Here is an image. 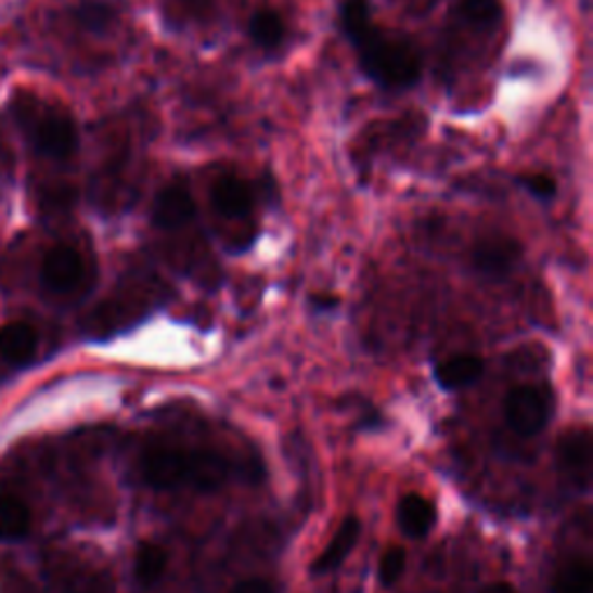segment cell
Listing matches in <instances>:
<instances>
[{
	"label": "cell",
	"mask_w": 593,
	"mask_h": 593,
	"mask_svg": "<svg viewBox=\"0 0 593 593\" xmlns=\"http://www.w3.org/2000/svg\"><path fill=\"white\" fill-rule=\"evenodd\" d=\"M142 480L154 489H197L223 487L234 466L223 452L199 448H149L140 460Z\"/></svg>",
	"instance_id": "obj_1"
},
{
	"label": "cell",
	"mask_w": 593,
	"mask_h": 593,
	"mask_svg": "<svg viewBox=\"0 0 593 593\" xmlns=\"http://www.w3.org/2000/svg\"><path fill=\"white\" fill-rule=\"evenodd\" d=\"M364 73L387 89L413 87L422 73V59L413 42L392 38L371 24L352 40Z\"/></svg>",
	"instance_id": "obj_2"
},
{
	"label": "cell",
	"mask_w": 593,
	"mask_h": 593,
	"mask_svg": "<svg viewBox=\"0 0 593 593\" xmlns=\"http://www.w3.org/2000/svg\"><path fill=\"white\" fill-rule=\"evenodd\" d=\"M30 144L38 154L52 160H67L77 154L79 132L70 114L59 109H42L26 124Z\"/></svg>",
	"instance_id": "obj_3"
},
{
	"label": "cell",
	"mask_w": 593,
	"mask_h": 593,
	"mask_svg": "<svg viewBox=\"0 0 593 593\" xmlns=\"http://www.w3.org/2000/svg\"><path fill=\"white\" fill-rule=\"evenodd\" d=\"M552 395L540 385H517L505 397V422L519 436H536L547 427Z\"/></svg>",
	"instance_id": "obj_4"
},
{
	"label": "cell",
	"mask_w": 593,
	"mask_h": 593,
	"mask_svg": "<svg viewBox=\"0 0 593 593\" xmlns=\"http://www.w3.org/2000/svg\"><path fill=\"white\" fill-rule=\"evenodd\" d=\"M521 258V246L513 236H487V240H480L470 253V262L473 269L478 274L487 279H503L505 274H511L513 267Z\"/></svg>",
	"instance_id": "obj_5"
},
{
	"label": "cell",
	"mask_w": 593,
	"mask_h": 593,
	"mask_svg": "<svg viewBox=\"0 0 593 593\" xmlns=\"http://www.w3.org/2000/svg\"><path fill=\"white\" fill-rule=\"evenodd\" d=\"M83 276V260L79 256V250L73 246H54L47 253L42 260L40 269V279L44 287L54 293H67L81 281Z\"/></svg>",
	"instance_id": "obj_6"
},
{
	"label": "cell",
	"mask_w": 593,
	"mask_h": 593,
	"mask_svg": "<svg viewBox=\"0 0 593 593\" xmlns=\"http://www.w3.org/2000/svg\"><path fill=\"white\" fill-rule=\"evenodd\" d=\"M195 216V199L185 185H165L158 193L154 209H151V220L160 230H179L185 223H191Z\"/></svg>",
	"instance_id": "obj_7"
},
{
	"label": "cell",
	"mask_w": 593,
	"mask_h": 593,
	"mask_svg": "<svg viewBox=\"0 0 593 593\" xmlns=\"http://www.w3.org/2000/svg\"><path fill=\"white\" fill-rule=\"evenodd\" d=\"M558 464L568 476L578 482L582 489L589 487L591 480V436L586 429L568 431L562 443H558Z\"/></svg>",
	"instance_id": "obj_8"
},
{
	"label": "cell",
	"mask_w": 593,
	"mask_h": 593,
	"mask_svg": "<svg viewBox=\"0 0 593 593\" xmlns=\"http://www.w3.org/2000/svg\"><path fill=\"white\" fill-rule=\"evenodd\" d=\"M360 533H362V524L358 517H346L341 521V527L336 529L334 538L330 540V545L325 547V552L320 554L313 566H311V572L313 575H327L332 570H336L338 566H341L346 558L350 556V552L354 550V545H358L360 540Z\"/></svg>",
	"instance_id": "obj_9"
},
{
	"label": "cell",
	"mask_w": 593,
	"mask_h": 593,
	"mask_svg": "<svg viewBox=\"0 0 593 593\" xmlns=\"http://www.w3.org/2000/svg\"><path fill=\"white\" fill-rule=\"evenodd\" d=\"M397 521L405 538H427L436 527V505L420 494H405L397 507Z\"/></svg>",
	"instance_id": "obj_10"
},
{
	"label": "cell",
	"mask_w": 593,
	"mask_h": 593,
	"mask_svg": "<svg viewBox=\"0 0 593 593\" xmlns=\"http://www.w3.org/2000/svg\"><path fill=\"white\" fill-rule=\"evenodd\" d=\"M214 209L225 218H244L253 209L250 185L240 177L218 179L211 191Z\"/></svg>",
	"instance_id": "obj_11"
},
{
	"label": "cell",
	"mask_w": 593,
	"mask_h": 593,
	"mask_svg": "<svg viewBox=\"0 0 593 593\" xmlns=\"http://www.w3.org/2000/svg\"><path fill=\"white\" fill-rule=\"evenodd\" d=\"M38 350V334L28 323H10L0 330V358L8 364L24 366Z\"/></svg>",
	"instance_id": "obj_12"
},
{
	"label": "cell",
	"mask_w": 593,
	"mask_h": 593,
	"mask_svg": "<svg viewBox=\"0 0 593 593\" xmlns=\"http://www.w3.org/2000/svg\"><path fill=\"white\" fill-rule=\"evenodd\" d=\"M485 371V360L478 354H452V358L438 362L436 381L446 389H462L476 383Z\"/></svg>",
	"instance_id": "obj_13"
},
{
	"label": "cell",
	"mask_w": 593,
	"mask_h": 593,
	"mask_svg": "<svg viewBox=\"0 0 593 593\" xmlns=\"http://www.w3.org/2000/svg\"><path fill=\"white\" fill-rule=\"evenodd\" d=\"M30 531L28 505L14 494H0V540H24Z\"/></svg>",
	"instance_id": "obj_14"
},
{
	"label": "cell",
	"mask_w": 593,
	"mask_h": 593,
	"mask_svg": "<svg viewBox=\"0 0 593 593\" xmlns=\"http://www.w3.org/2000/svg\"><path fill=\"white\" fill-rule=\"evenodd\" d=\"M552 593H593V568L589 558H570L552 578Z\"/></svg>",
	"instance_id": "obj_15"
},
{
	"label": "cell",
	"mask_w": 593,
	"mask_h": 593,
	"mask_svg": "<svg viewBox=\"0 0 593 593\" xmlns=\"http://www.w3.org/2000/svg\"><path fill=\"white\" fill-rule=\"evenodd\" d=\"M167 568V554L156 542H142L134 552V580H138L144 589L156 586L158 580L165 575Z\"/></svg>",
	"instance_id": "obj_16"
},
{
	"label": "cell",
	"mask_w": 593,
	"mask_h": 593,
	"mask_svg": "<svg viewBox=\"0 0 593 593\" xmlns=\"http://www.w3.org/2000/svg\"><path fill=\"white\" fill-rule=\"evenodd\" d=\"M250 38L262 49H274L285 38V24L274 10H260L250 20Z\"/></svg>",
	"instance_id": "obj_17"
},
{
	"label": "cell",
	"mask_w": 593,
	"mask_h": 593,
	"mask_svg": "<svg viewBox=\"0 0 593 593\" xmlns=\"http://www.w3.org/2000/svg\"><path fill=\"white\" fill-rule=\"evenodd\" d=\"M460 12L473 26L494 28L501 24L503 5L501 0H460Z\"/></svg>",
	"instance_id": "obj_18"
},
{
	"label": "cell",
	"mask_w": 593,
	"mask_h": 593,
	"mask_svg": "<svg viewBox=\"0 0 593 593\" xmlns=\"http://www.w3.org/2000/svg\"><path fill=\"white\" fill-rule=\"evenodd\" d=\"M75 22L91 33H105L114 24V10L105 3H83L75 10Z\"/></svg>",
	"instance_id": "obj_19"
},
{
	"label": "cell",
	"mask_w": 593,
	"mask_h": 593,
	"mask_svg": "<svg viewBox=\"0 0 593 593\" xmlns=\"http://www.w3.org/2000/svg\"><path fill=\"white\" fill-rule=\"evenodd\" d=\"M341 24L348 40L352 42L358 36L374 24L371 22V12H369V3L366 0H346L344 10H341Z\"/></svg>",
	"instance_id": "obj_20"
},
{
	"label": "cell",
	"mask_w": 593,
	"mask_h": 593,
	"mask_svg": "<svg viewBox=\"0 0 593 593\" xmlns=\"http://www.w3.org/2000/svg\"><path fill=\"white\" fill-rule=\"evenodd\" d=\"M405 564H409V556H405V550L403 547H389L383 558H381V568H378V575H381V582L383 586H395L401 575L405 572Z\"/></svg>",
	"instance_id": "obj_21"
},
{
	"label": "cell",
	"mask_w": 593,
	"mask_h": 593,
	"mask_svg": "<svg viewBox=\"0 0 593 593\" xmlns=\"http://www.w3.org/2000/svg\"><path fill=\"white\" fill-rule=\"evenodd\" d=\"M519 183L524 185V189H527L536 199H552L556 195V183L552 177L547 175H527V177H521Z\"/></svg>",
	"instance_id": "obj_22"
},
{
	"label": "cell",
	"mask_w": 593,
	"mask_h": 593,
	"mask_svg": "<svg viewBox=\"0 0 593 593\" xmlns=\"http://www.w3.org/2000/svg\"><path fill=\"white\" fill-rule=\"evenodd\" d=\"M232 593H276L274 584L267 582V580H260V578H253V580H244L234 586Z\"/></svg>",
	"instance_id": "obj_23"
},
{
	"label": "cell",
	"mask_w": 593,
	"mask_h": 593,
	"mask_svg": "<svg viewBox=\"0 0 593 593\" xmlns=\"http://www.w3.org/2000/svg\"><path fill=\"white\" fill-rule=\"evenodd\" d=\"M480 593H517V591L507 582H494V584H487Z\"/></svg>",
	"instance_id": "obj_24"
},
{
	"label": "cell",
	"mask_w": 593,
	"mask_h": 593,
	"mask_svg": "<svg viewBox=\"0 0 593 593\" xmlns=\"http://www.w3.org/2000/svg\"><path fill=\"white\" fill-rule=\"evenodd\" d=\"M313 304H318V309H332L336 299L334 297H313Z\"/></svg>",
	"instance_id": "obj_25"
}]
</instances>
